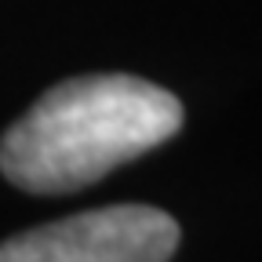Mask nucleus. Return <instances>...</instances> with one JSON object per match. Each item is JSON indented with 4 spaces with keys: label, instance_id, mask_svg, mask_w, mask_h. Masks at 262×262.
<instances>
[{
    "label": "nucleus",
    "instance_id": "obj_1",
    "mask_svg": "<svg viewBox=\"0 0 262 262\" xmlns=\"http://www.w3.org/2000/svg\"><path fill=\"white\" fill-rule=\"evenodd\" d=\"M182 127V102L127 73H95L44 91L0 139V171L22 193H73Z\"/></svg>",
    "mask_w": 262,
    "mask_h": 262
},
{
    "label": "nucleus",
    "instance_id": "obj_2",
    "mask_svg": "<svg viewBox=\"0 0 262 262\" xmlns=\"http://www.w3.org/2000/svg\"><path fill=\"white\" fill-rule=\"evenodd\" d=\"M179 222L149 204H113L58 219L0 244V262H168Z\"/></svg>",
    "mask_w": 262,
    "mask_h": 262
}]
</instances>
